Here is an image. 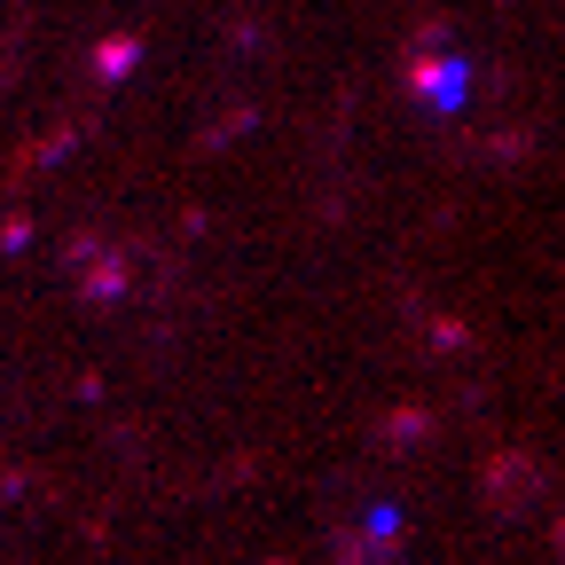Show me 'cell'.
<instances>
[{
  "label": "cell",
  "mask_w": 565,
  "mask_h": 565,
  "mask_svg": "<svg viewBox=\"0 0 565 565\" xmlns=\"http://www.w3.org/2000/svg\"><path fill=\"white\" fill-rule=\"evenodd\" d=\"M401 71H408V95H424L433 110H463L471 103V55H424V47H408Z\"/></svg>",
  "instance_id": "6da1fadb"
},
{
  "label": "cell",
  "mask_w": 565,
  "mask_h": 565,
  "mask_svg": "<svg viewBox=\"0 0 565 565\" xmlns=\"http://www.w3.org/2000/svg\"><path fill=\"white\" fill-rule=\"evenodd\" d=\"M542 479H550V463H542V456H526V448H503V456L487 463V503L511 519V511H526L534 494H542Z\"/></svg>",
  "instance_id": "7a4b0ae2"
},
{
  "label": "cell",
  "mask_w": 565,
  "mask_h": 565,
  "mask_svg": "<svg viewBox=\"0 0 565 565\" xmlns=\"http://www.w3.org/2000/svg\"><path fill=\"white\" fill-rule=\"evenodd\" d=\"M71 275H79V291H87L95 307H110V299H126V282H134V267H126V252H110V244H103V252H95L87 267H71Z\"/></svg>",
  "instance_id": "3957f363"
},
{
  "label": "cell",
  "mask_w": 565,
  "mask_h": 565,
  "mask_svg": "<svg viewBox=\"0 0 565 565\" xmlns=\"http://www.w3.org/2000/svg\"><path fill=\"white\" fill-rule=\"evenodd\" d=\"M377 440H385L393 456H401V448H424V440H433V408H424V401H401V408L385 416V433H377Z\"/></svg>",
  "instance_id": "277c9868"
},
{
  "label": "cell",
  "mask_w": 565,
  "mask_h": 565,
  "mask_svg": "<svg viewBox=\"0 0 565 565\" xmlns=\"http://www.w3.org/2000/svg\"><path fill=\"white\" fill-rule=\"evenodd\" d=\"M134 63H141V40H134V32H110V40H95V55H87V71H95L103 87H110V79H126Z\"/></svg>",
  "instance_id": "5b68a950"
},
{
  "label": "cell",
  "mask_w": 565,
  "mask_h": 565,
  "mask_svg": "<svg viewBox=\"0 0 565 565\" xmlns=\"http://www.w3.org/2000/svg\"><path fill=\"white\" fill-rule=\"evenodd\" d=\"M330 565H393V550H385L377 534L353 526V534H338V542H330Z\"/></svg>",
  "instance_id": "8992f818"
},
{
  "label": "cell",
  "mask_w": 565,
  "mask_h": 565,
  "mask_svg": "<svg viewBox=\"0 0 565 565\" xmlns=\"http://www.w3.org/2000/svg\"><path fill=\"white\" fill-rule=\"evenodd\" d=\"M526 150H534V134H526V126H503V134H487V141H479V158H494V166H511V158H526Z\"/></svg>",
  "instance_id": "52a82bcc"
},
{
  "label": "cell",
  "mask_w": 565,
  "mask_h": 565,
  "mask_svg": "<svg viewBox=\"0 0 565 565\" xmlns=\"http://www.w3.org/2000/svg\"><path fill=\"white\" fill-rule=\"evenodd\" d=\"M401 526H408V519H401V503H377V511L362 519V534H377L385 550H401Z\"/></svg>",
  "instance_id": "ba28073f"
},
{
  "label": "cell",
  "mask_w": 565,
  "mask_h": 565,
  "mask_svg": "<svg viewBox=\"0 0 565 565\" xmlns=\"http://www.w3.org/2000/svg\"><path fill=\"white\" fill-rule=\"evenodd\" d=\"M424 338H433L440 353H463V345H471V330H463L456 315H433V322H424Z\"/></svg>",
  "instance_id": "9c48e42d"
},
{
  "label": "cell",
  "mask_w": 565,
  "mask_h": 565,
  "mask_svg": "<svg viewBox=\"0 0 565 565\" xmlns=\"http://www.w3.org/2000/svg\"><path fill=\"white\" fill-rule=\"evenodd\" d=\"M32 244V221L24 212H0V252H24Z\"/></svg>",
  "instance_id": "30bf717a"
},
{
  "label": "cell",
  "mask_w": 565,
  "mask_h": 565,
  "mask_svg": "<svg viewBox=\"0 0 565 565\" xmlns=\"http://www.w3.org/2000/svg\"><path fill=\"white\" fill-rule=\"evenodd\" d=\"M95 252H103V236H95V228H79V236H71V244H63V267H87Z\"/></svg>",
  "instance_id": "8fae6325"
},
{
  "label": "cell",
  "mask_w": 565,
  "mask_h": 565,
  "mask_svg": "<svg viewBox=\"0 0 565 565\" xmlns=\"http://www.w3.org/2000/svg\"><path fill=\"white\" fill-rule=\"evenodd\" d=\"M9 79H17V55H9V47H0V87H9Z\"/></svg>",
  "instance_id": "7c38bea8"
},
{
  "label": "cell",
  "mask_w": 565,
  "mask_h": 565,
  "mask_svg": "<svg viewBox=\"0 0 565 565\" xmlns=\"http://www.w3.org/2000/svg\"><path fill=\"white\" fill-rule=\"evenodd\" d=\"M550 542H557V550H565V511H557V526H550Z\"/></svg>",
  "instance_id": "4fadbf2b"
},
{
  "label": "cell",
  "mask_w": 565,
  "mask_h": 565,
  "mask_svg": "<svg viewBox=\"0 0 565 565\" xmlns=\"http://www.w3.org/2000/svg\"><path fill=\"white\" fill-rule=\"evenodd\" d=\"M267 565H291V557H267Z\"/></svg>",
  "instance_id": "5bb4252c"
}]
</instances>
